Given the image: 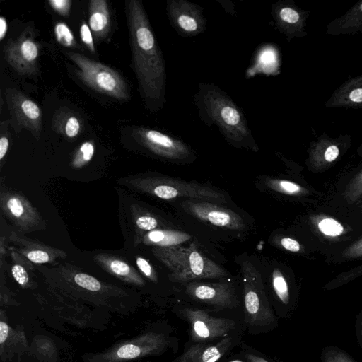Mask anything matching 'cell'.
<instances>
[{
    "instance_id": "obj_1",
    "label": "cell",
    "mask_w": 362,
    "mask_h": 362,
    "mask_svg": "<svg viewBox=\"0 0 362 362\" xmlns=\"http://www.w3.org/2000/svg\"><path fill=\"white\" fill-rule=\"evenodd\" d=\"M126 14L132 66L139 93L145 107L156 112L166 102V71L163 52L142 2L127 1Z\"/></svg>"
},
{
    "instance_id": "obj_2",
    "label": "cell",
    "mask_w": 362,
    "mask_h": 362,
    "mask_svg": "<svg viewBox=\"0 0 362 362\" xmlns=\"http://www.w3.org/2000/svg\"><path fill=\"white\" fill-rule=\"evenodd\" d=\"M193 103L201 122L206 127L216 126L231 146L258 151L243 111L220 87L213 83H200Z\"/></svg>"
},
{
    "instance_id": "obj_3",
    "label": "cell",
    "mask_w": 362,
    "mask_h": 362,
    "mask_svg": "<svg viewBox=\"0 0 362 362\" xmlns=\"http://www.w3.org/2000/svg\"><path fill=\"white\" fill-rule=\"evenodd\" d=\"M155 254L171 272L170 279L174 282L218 279L228 275L224 269L199 251L194 243L189 247H158Z\"/></svg>"
},
{
    "instance_id": "obj_4",
    "label": "cell",
    "mask_w": 362,
    "mask_h": 362,
    "mask_svg": "<svg viewBox=\"0 0 362 362\" xmlns=\"http://www.w3.org/2000/svg\"><path fill=\"white\" fill-rule=\"evenodd\" d=\"M67 56L76 64V74L86 86L117 100L129 98L127 83L116 70L80 53L69 52Z\"/></svg>"
},
{
    "instance_id": "obj_5",
    "label": "cell",
    "mask_w": 362,
    "mask_h": 362,
    "mask_svg": "<svg viewBox=\"0 0 362 362\" xmlns=\"http://www.w3.org/2000/svg\"><path fill=\"white\" fill-rule=\"evenodd\" d=\"M245 320L252 326H265L276 318L264 292L262 284L254 266L243 264Z\"/></svg>"
},
{
    "instance_id": "obj_6",
    "label": "cell",
    "mask_w": 362,
    "mask_h": 362,
    "mask_svg": "<svg viewBox=\"0 0 362 362\" xmlns=\"http://www.w3.org/2000/svg\"><path fill=\"white\" fill-rule=\"evenodd\" d=\"M135 139L156 156L175 163H187L195 158L194 152L182 140L156 129L138 127Z\"/></svg>"
},
{
    "instance_id": "obj_7",
    "label": "cell",
    "mask_w": 362,
    "mask_h": 362,
    "mask_svg": "<svg viewBox=\"0 0 362 362\" xmlns=\"http://www.w3.org/2000/svg\"><path fill=\"white\" fill-rule=\"evenodd\" d=\"M146 185L149 192L163 199L189 197L192 199L226 202L225 196L220 191L195 182L156 178L148 180Z\"/></svg>"
},
{
    "instance_id": "obj_8",
    "label": "cell",
    "mask_w": 362,
    "mask_h": 362,
    "mask_svg": "<svg viewBox=\"0 0 362 362\" xmlns=\"http://www.w3.org/2000/svg\"><path fill=\"white\" fill-rule=\"evenodd\" d=\"M166 13L170 25L181 37H194L206 30L207 20L199 4L187 0H168Z\"/></svg>"
},
{
    "instance_id": "obj_9",
    "label": "cell",
    "mask_w": 362,
    "mask_h": 362,
    "mask_svg": "<svg viewBox=\"0 0 362 362\" xmlns=\"http://www.w3.org/2000/svg\"><path fill=\"white\" fill-rule=\"evenodd\" d=\"M181 314L190 326L189 335L192 341L206 342L227 337L235 327V321L210 315L206 310L185 308Z\"/></svg>"
},
{
    "instance_id": "obj_10",
    "label": "cell",
    "mask_w": 362,
    "mask_h": 362,
    "mask_svg": "<svg viewBox=\"0 0 362 362\" xmlns=\"http://www.w3.org/2000/svg\"><path fill=\"white\" fill-rule=\"evenodd\" d=\"M4 52L7 62L18 74L33 75L37 71L40 50L30 28H26L16 40H10Z\"/></svg>"
},
{
    "instance_id": "obj_11",
    "label": "cell",
    "mask_w": 362,
    "mask_h": 362,
    "mask_svg": "<svg viewBox=\"0 0 362 362\" xmlns=\"http://www.w3.org/2000/svg\"><path fill=\"white\" fill-rule=\"evenodd\" d=\"M310 13V10L300 8L293 0L278 1L271 7L274 26L288 42L308 35L307 20Z\"/></svg>"
},
{
    "instance_id": "obj_12",
    "label": "cell",
    "mask_w": 362,
    "mask_h": 362,
    "mask_svg": "<svg viewBox=\"0 0 362 362\" xmlns=\"http://www.w3.org/2000/svg\"><path fill=\"white\" fill-rule=\"evenodd\" d=\"M351 136L349 134L331 137L324 133L308 148V165L315 170H325L330 168L350 147Z\"/></svg>"
},
{
    "instance_id": "obj_13",
    "label": "cell",
    "mask_w": 362,
    "mask_h": 362,
    "mask_svg": "<svg viewBox=\"0 0 362 362\" xmlns=\"http://www.w3.org/2000/svg\"><path fill=\"white\" fill-rule=\"evenodd\" d=\"M190 215L211 225L242 231L247 228L243 218L235 211L204 200L189 199L182 204Z\"/></svg>"
},
{
    "instance_id": "obj_14",
    "label": "cell",
    "mask_w": 362,
    "mask_h": 362,
    "mask_svg": "<svg viewBox=\"0 0 362 362\" xmlns=\"http://www.w3.org/2000/svg\"><path fill=\"white\" fill-rule=\"evenodd\" d=\"M5 93L13 123L19 128L27 129L36 138H39L42 130V112L40 107L15 88H7Z\"/></svg>"
},
{
    "instance_id": "obj_15",
    "label": "cell",
    "mask_w": 362,
    "mask_h": 362,
    "mask_svg": "<svg viewBox=\"0 0 362 362\" xmlns=\"http://www.w3.org/2000/svg\"><path fill=\"white\" fill-rule=\"evenodd\" d=\"M185 293L194 300L218 308H233L238 300L233 286L226 282H189Z\"/></svg>"
},
{
    "instance_id": "obj_16",
    "label": "cell",
    "mask_w": 362,
    "mask_h": 362,
    "mask_svg": "<svg viewBox=\"0 0 362 362\" xmlns=\"http://www.w3.org/2000/svg\"><path fill=\"white\" fill-rule=\"evenodd\" d=\"M328 108L362 109V74L349 78L325 103Z\"/></svg>"
},
{
    "instance_id": "obj_17",
    "label": "cell",
    "mask_w": 362,
    "mask_h": 362,
    "mask_svg": "<svg viewBox=\"0 0 362 362\" xmlns=\"http://www.w3.org/2000/svg\"><path fill=\"white\" fill-rule=\"evenodd\" d=\"M232 338L226 337L216 344L198 342L182 353L175 362H216L229 351Z\"/></svg>"
},
{
    "instance_id": "obj_18",
    "label": "cell",
    "mask_w": 362,
    "mask_h": 362,
    "mask_svg": "<svg viewBox=\"0 0 362 362\" xmlns=\"http://www.w3.org/2000/svg\"><path fill=\"white\" fill-rule=\"evenodd\" d=\"M362 32V1L351 7L344 14L332 20L326 26L331 36L354 35Z\"/></svg>"
},
{
    "instance_id": "obj_19",
    "label": "cell",
    "mask_w": 362,
    "mask_h": 362,
    "mask_svg": "<svg viewBox=\"0 0 362 362\" xmlns=\"http://www.w3.org/2000/svg\"><path fill=\"white\" fill-rule=\"evenodd\" d=\"M88 25L95 38L105 37L110 30V15L105 0H91L88 4Z\"/></svg>"
},
{
    "instance_id": "obj_20",
    "label": "cell",
    "mask_w": 362,
    "mask_h": 362,
    "mask_svg": "<svg viewBox=\"0 0 362 362\" xmlns=\"http://www.w3.org/2000/svg\"><path fill=\"white\" fill-rule=\"evenodd\" d=\"M54 129L57 132L73 139L80 133L82 127L81 119L69 110L57 112L52 119Z\"/></svg>"
},
{
    "instance_id": "obj_21",
    "label": "cell",
    "mask_w": 362,
    "mask_h": 362,
    "mask_svg": "<svg viewBox=\"0 0 362 362\" xmlns=\"http://www.w3.org/2000/svg\"><path fill=\"white\" fill-rule=\"evenodd\" d=\"M190 238L189 234L177 230H153L146 236L148 243L160 247L179 245Z\"/></svg>"
},
{
    "instance_id": "obj_22",
    "label": "cell",
    "mask_w": 362,
    "mask_h": 362,
    "mask_svg": "<svg viewBox=\"0 0 362 362\" xmlns=\"http://www.w3.org/2000/svg\"><path fill=\"white\" fill-rule=\"evenodd\" d=\"M310 220L315 228L327 238H339L346 232L342 223L334 218L317 214L312 216Z\"/></svg>"
},
{
    "instance_id": "obj_23",
    "label": "cell",
    "mask_w": 362,
    "mask_h": 362,
    "mask_svg": "<svg viewBox=\"0 0 362 362\" xmlns=\"http://www.w3.org/2000/svg\"><path fill=\"white\" fill-rule=\"evenodd\" d=\"M264 185L272 191L289 196H305L309 193L306 188L287 180L266 178Z\"/></svg>"
},
{
    "instance_id": "obj_24",
    "label": "cell",
    "mask_w": 362,
    "mask_h": 362,
    "mask_svg": "<svg viewBox=\"0 0 362 362\" xmlns=\"http://www.w3.org/2000/svg\"><path fill=\"white\" fill-rule=\"evenodd\" d=\"M272 286L279 300L284 305H288L290 303L288 284L281 272L278 269H274L272 272Z\"/></svg>"
},
{
    "instance_id": "obj_25",
    "label": "cell",
    "mask_w": 362,
    "mask_h": 362,
    "mask_svg": "<svg viewBox=\"0 0 362 362\" xmlns=\"http://www.w3.org/2000/svg\"><path fill=\"white\" fill-rule=\"evenodd\" d=\"M320 358L322 362H357L346 351L334 346L324 347Z\"/></svg>"
},
{
    "instance_id": "obj_26",
    "label": "cell",
    "mask_w": 362,
    "mask_h": 362,
    "mask_svg": "<svg viewBox=\"0 0 362 362\" xmlns=\"http://www.w3.org/2000/svg\"><path fill=\"white\" fill-rule=\"evenodd\" d=\"M57 41L65 47H76V41L69 27L64 22H58L54 28Z\"/></svg>"
},
{
    "instance_id": "obj_27",
    "label": "cell",
    "mask_w": 362,
    "mask_h": 362,
    "mask_svg": "<svg viewBox=\"0 0 362 362\" xmlns=\"http://www.w3.org/2000/svg\"><path fill=\"white\" fill-rule=\"evenodd\" d=\"M344 197L349 204H352L362 197V170L349 182Z\"/></svg>"
},
{
    "instance_id": "obj_28",
    "label": "cell",
    "mask_w": 362,
    "mask_h": 362,
    "mask_svg": "<svg viewBox=\"0 0 362 362\" xmlns=\"http://www.w3.org/2000/svg\"><path fill=\"white\" fill-rule=\"evenodd\" d=\"M95 152L94 144L92 141H88L83 142L77 152L73 160V165L76 168H80L90 160H91Z\"/></svg>"
},
{
    "instance_id": "obj_29",
    "label": "cell",
    "mask_w": 362,
    "mask_h": 362,
    "mask_svg": "<svg viewBox=\"0 0 362 362\" xmlns=\"http://www.w3.org/2000/svg\"><path fill=\"white\" fill-rule=\"evenodd\" d=\"M74 281L78 286L89 291H97L101 288V284L98 280L86 274H76Z\"/></svg>"
},
{
    "instance_id": "obj_30",
    "label": "cell",
    "mask_w": 362,
    "mask_h": 362,
    "mask_svg": "<svg viewBox=\"0 0 362 362\" xmlns=\"http://www.w3.org/2000/svg\"><path fill=\"white\" fill-rule=\"evenodd\" d=\"M80 36L81 41L86 47L93 53H95V48L93 41V35L89 25L83 21L80 26Z\"/></svg>"
},
{
    "instance_id": "obj_31",
    "label": "cell",
    "mask_w": 362,
    "mask_h": 362,
    "mask_svg": "<svg viewBox=\"0 0 362 362\" xmlns=\"http://www.w3.org/2000/svg\"><path fill=\"white\" fill-rule=\"evenodd\" d=\"M6 208L10 214L16 218H21L25 212L22 201L17 197H11L6 202Z\"/></svg>"
},
{
    "instance_id": "obj_32",
    "label": "cell",
    "mask_w": 362,
    "mask_h": 362,
    "mask_svg": "<svg viewBox=\"0 0 362 362\" xmlns=\"http://www.w3.org/2000/svg\"><path fill=\"white\" fill-rule=\"evenodd\" d=\"M48 3L56 13L64 17L69 16L71 6V0H49Z\"/></svg>"
},
{
    "instance_id": "obj_33",
    "label": "cell",
    "mask_w": 362,
    "mask_h": 362,
    "mask_svg": "<svg viewBox=\"0 0 362 362\" xmlns=\"http://www.w3.org/2000/svg\"><path fill=\"white\" fill-rule=\"evenodd\" d=\"M137 227L143 230L151 231L155 230L158 225V222L153 216L144 215L139 216L136 221Z\"/></svg>"
},
{
    "instance_id": "obj_34",
    "label": "cell",
    "mask_w": 362,
    "mask_h": 362,
    "mask_svg": "<svg viewBox=\"0 0 362 362\" xmlns=\"http://www.w3.org/2000/svg\"><path fill=\"white\" fill-rule=\"evenodd\" d=\"M141 349L134 344H126L121 346L117 351V355L122 358H134L139 356Z\"/></svg>"
},
{
    "instance_id": "obj_35",
    "label": "cell",
    "mask_w": 362,
    "mask_h": 362,
    "mask_svg": "<svg viewBox=\"0 0 362 362\" xmlns=\"http://www.w3.org/2000/svg\"><path fill=\"white\" fill-rule=\"evenodd\" d=\"M110 270L119 276H127L131 272L130 267L124 262L119 259H113L110 262Z\"/></svg>"
},
{
    "instance_id": "obj_36",
    "label": "cell",
    "mask_w": 362,
    "mask_h": 362,
    "mask_svg": "<svg viewBox=\"0 0 362 362\" xmlns=\"http://www.w3.org/2000/svg\"><path fill=\"white\" fill-rule=\"evenodd\" d=\"M344 258H357L362 257V238L354 242L342 252Z\"/></svg>"
},
{
    "instance_id": "obj_37",
    "label": "cell",
    "mask_w": 362,
    "mask_h": 362,
    "mask_svg": "<svg viewBox=\"0 0 362 362\" xmlns=\"http://www.w3.org/2000/svg\"><path fill=\"white\" fill-rule=\"evenodd\" d=\"M11 273L16 281L21 286L25 285L28 281V275L24 267L15 264L11 267Z\"/></svg>"
},
{
    "instance_id": "obj_38",
    "label": "cell",
    "mask_w": 362,
    "mask_h": 362,
    "mask_svg": "<svg viewBox=\"0 0 362 362\" xmlns=\"http://www.w3.org/2000/svg\"><path fill=\"white\" fill-rule=\"evenodd\" d=\"M26 257L29 260L37 264L46 263L50 260L48 253L42 250L29 251L26 254Z\"/></svg>"
},
{
    "instance_id": "obj_39",
    "label": "cell",
    "mask_w": 362,
    "mask_h": 362,
    "mask_svg": "<svg viewBox=\"0 0 362 362\" xmlns=\"http://www.w3.org/2000/svg\"><path fill=\"white\" fill-rule=\"evenodd\" d=\"M136 265L140 271L147 277L156 280V276L150 263L143 257H137Z\"/></svg>"
},
{
    "instance_id": "obj_40",
    "label": "cell",
    "mask_w": 362,
    "mask_h": 362,
    "mask_svg": "<svg viewBox=\"0 0 362 362\" xmlns=\"http://www.w3.org/2000/svg\"><path fill=\"white\" fill-rule=\"evenodd\" d=\"M279 243L283 248L290 252H298L303 250L302 245L297 240L291 238H282Z\"/></svg>"
},
{
    "instance_id": "obj_41",
    "label": "cell",
    "mask_w": 362,
    "mask_h": 362,
    "mask_svg": "<svg viewBox=\"0 0 362 362\" xmlns=\"http://www.w3.org/2000/svg\"><path fill=\"white\" fill-rule=\"evenodd\" d=\"M355 334L357 343L362 349V309L356 317Z\"/></svg>"
},
{
    "instance_id": "obj_42",
    "label": "cell",
    "mask_w": 362,
    "mask_h": 362,
    "mask_svg": "<svg viewBox=\"0 0 362 362\" xmlns=\"http://www.w3.org/2000/svg\"><path fill=\"white\" fill-rule=\"evenodd\" d=\"M9 146V141L6 136H2L0 139V160L5 156Z\"/></svg>"
},
{
    "instance_id": "obj_43",
    "label": "cell",
    "mask_w": 362,
    "mask_h": 362,
    "mask_svg": "<svg viewBox=\"0 0 362 362\" xmlns=\"http://www.w3.org/2000/svg\"><path fill=\"white\" fill-rule=\"evenodd\" d=\"M8 325L4 322H0V343H4L8 336Z\"/></svg>"
},
{
    "instance_id": "obj_44",
    "label": "cell",
    "mask_w": 362,
    "mask_h": 362,
    "mask_svg": "<svg viewBox=\"0 0 362 362\" xmlns=\"http://www.w3.org/2000/svg\"><path fill=\"white\" fill-rule=\"evenodd\" d=\"M7 32V22L4 16L0 17V40H2Z\"/></svg>"
},
{
    "instance_id": "obj_45",
    "label": "cell",
    "mask_w": 362,
    "mask_h": 362,
    "mask_svg": "<svg viewBox=\"0 0 362 362\" xmlns=\"http://www.w3.org/2000/svg\"><path fill=\"white\" fill-rule=\"evenodd\" d=\"M245 359L247 362H269L264 358L252 354H247L245 355Z\"/></svg>"
},
{
    "instance_id": "obj_46",
    "label": "cell",
    "mask_w": 362,
    "mask_h": 362,
    "mask_svg": "<svg viewBox=\"0 0 362 362\" xmlns=\"http://www.w3.org/2000/svg\"><path fill=\"white\" fill-rule=\"evenodd\" d=\"M357 153L359 156H362V142L357 149Z\"/></svg>"
},
{
    "instance_id": "obj_47",
    "label": "cell",
    "mask_w": 362,
    "mask_h": 362,
    "mask_svg": "<svg viewBox=\"0 0 362 362\" xmlns=\"http://www.w3.org/2000/svg\"><path fill=\"white\" fill-rule=\"evenodd\" d=\"M228 362H243V361L241 360L237 359V360H233V361H228Z\"/></svg>"
}]
</instances>
